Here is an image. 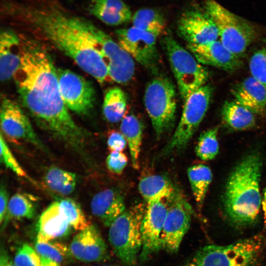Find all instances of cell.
<instances>
[{"label":"cell","instance_id":"19","mask_svg":"<svg viewBox=\"0 0 266 266\" xmlns=\"http://www.w3.org/2000/svg\"><path fill=\"white\" fill-rule=\"evenodd\" d=\"M71 227L62 213L59 201L51 203L41 213L37 224V241H49L66 236Z\"/></svg>","mask_w":266,"mask_h":266},{"label":"cell","instance_id":"37","mask_svg":"<svg viewBox=\"0 0 266 266\" xmlns=\"http://www.w3.org/2000/svg\"><path fill=\"white\" fill-rule=\"evenodd\" d=\"M0 160L5 166L18 176L27 177L26 171L18 162L7 146L1 133L0 136Z\"/></svg>","mask_w":266,"mask_h":266},{"label":"cell","instance_id":"11","mask_svg":"<svg viewBox=\"0 0 266 266\" xmlns=\"http://www.w3.org/2000/svg\"><path fill=\"white\" fill-rule=\"evenodd\" d=\"M118 42L132 57L151 73H158L160 58L157 37L133 26L115 31Z\"/></svg>","mask_w":266,"mask_h":266},{"label":"cell","instance_id":"24","mask_svg":"<svg viewBox=\"0 0 266 266\" xmlns=\"http://www.w3.org/2000/svg\"><path fill=\"white\" fill-rule=\"evenodd\" d=\"M143 127L141 121L134 114L125 116L121 121L120 132L129 146L132 165L134 169L139 166V158L142 139Z\"/></svg>","mask_w":266,"mask_h":266},{"label":"cell","instance_id":"5","mask_svg":"<svg viewBox=\"0 0 266 266\" xmlns=\"http://www.w3.org/2000/svg\"><path fill=\"white\" fill-rule=\"evenodd\" d=\"M145 208L141 203L133 205L126 209L109 226V243L116 255L127 266H134L141 252V225Z\"/></svg>","mask_w":266,"mask_h":266},{"label":"cell","instance_id":"3","mask_svg":"<svg viewBox=\"0 0 266 266\" xmlns=\"http://www.w3.org/2000/svg\"><path fill=\"white\" fill-rule=\"evenodd\" d=\"M262 162L260 155L251 153L233 168L227 182L223 202L229 221L237 227L255 223L262 205L260 182Z\"/></svg>","mask_w":266,"mask_h":266},{"label":"cell","instance_id":"21","mask_svg":"<svg viewBox=\"0 0 266 266\" xmlns=\"http://www.w3.org/2000/svg\"><path fill=\"white\" fill-rule=\"evenodd\" d=\"M91 208L93 215L106 227L126 209L122 195L112 189L96 194L91 200Z\"/></svg>","mask_w":266,"mask_h":266},{"label":"cell","instance_id":"27","mask_svg":"<svg viewBox=\"0 0 266 266\" xmlns=\"http://www.w3.org/2000/svg\"><path fill=\"white\" fill-rule=\"evenodd\" d=\"M127 104L125 93L119 87L108 89L104 95L102 112L105 119L115 123L122 121L125 117Z\"/></svg>","mask_w":266,"mask_h":266},{"label":"cell","instance_id":"38","mask_svg":"<svg viewBox=\"0 0 266 266\" xmlns=\"http://www.w3.org/2000/svg\"><path fill=\"white\" fill-rule=\"evenodd\" d=\"M127 163L128 158L122 152H111L106 160L107 168L117 174L122 173Z\"/></svg>","mask_w":266,"mask_h":266},{"label":"cell","instance_id":"20","mask_svg":"<svg viewBox=\"0 0 266 266\" xmlns=\"http://www.w3.org/2000/svg\"><path fill=\"white\" fill-rule=\"evenodd\" d=\"M22 46L16 33L9 30L1 31L0 35V78L2 82L10 80L19 68Z\"/></svg>","mask_w":266,"mask_h":266},{"label":"cell","instance_id":"23","mask_svg":"<svg viewBox=\"0 0 266 266\" xmlns=\"http://www.w3.org/2000/svg\"><path fill=\"white\" fill-rule=\"evenodd\" d=\"M90 13L106 25L118 26L132 20L129 7L122 0H92Z\"/></svg>","mask_w":266,"mask_h":266},{"label":"cell","instance_id":"30","mask_svg":"<svg viewBox=\"0 0 266 266\" xmlns=\"http://www.w3.org/2000/svg\"><path fill=\"white\" fill-rule=\"evenodd\" d=\"M35 201V199L32 196L21 193L14 194L9 200L7 214L1 224L2 229L9 219L33 218L36 212Z\"/></svg>","mask_w":266,"mask_h":266},{"label":"cell","instance_id":"9","mask_svg":"<svg viewBox=\"0 0 266 266\" xmlns=\"http://www.w3.org/2000/svg\"><path fill=\"white\" fill-rule=\"evenodd\" d=\"M212 90L210 85H204L185 100L178 125L162 151L163 155L181 150L188 144L205 116L212 97Z\"/></svg>","mask_w":266,"mask_h":266},{"label":"cell","instance_id":"16","mask_svg":"<svg viewBox=\"0 0 266 266\" xmlns=\"http://www.w3.org/2000/svg\"><path fill=\"white\" fill-rule=\"evenodd\" d=\"M181 38L190 44H202L217 40L219 37L217 26L206 12L190 10L185 12L177 23Z\"/></svg>","mask_w":266,"mask_h":266},{"label":"cell","instance_id":"43","mask_svg":"<svg viewBox=\"0 0 266 266\" xmlns=\"http://www.w3.org/2000/svg\"><path fill=\"white\" fill-rule=\"evenodd\" d=\"M262 206L264 212V224H265V229L266 233V186L265 187L263 198L262 202Z\"/></svg>","mask_w":266,"mask_h":266},{"label":"cell","instance_id":"14","mask_svg":"<svg viewBox=\"0 0 266 266\" xmlns=\"http://www.w3.org/2000/svg\"><path fill=\"white\" fill-rule=\"evenodd\" d=\"M164 200L148 203L146 207L141 225V261H146L162 249L161 236L168 210L166 200Z\"/></svg>","mask_w":266,"mask_h":266},{"label":"cell","instance_id":"6","mask_svg":"<svg viewBox=\"0 0 266 266\" xmlns=\"http://www.w3.org/2000/svg\"><path fill=\"white\" fill-rule=\"evenodd\" d=\"M167 58L183 102L208 80L207 69L171 36L164 38Z\"/></svg>","mask_w":266,"mask_h":266},{"label":"cell","instance_id":"34","mask_svg":"<svg viewBox=\"0 0 266 266\" xmlns=\"http://www.w3.org/2000/svg\"><path fill=\"white\" fill-rule=\"evenodd\" d=\"M59 202L62 213L72 228L80 231L90 225L78 203L70 199Z\"/></svg>","mask_w":266,"mask_h":266},{"label":"cell","instance_id":"40","mask_svg":"<svg viewBox=\"0 0 266 266\" xmlns=\"http://www.w3.org/2000/svg\"><path fill=\"white\" fill-rule=\"evenodd\" d=\"M8 194L5 185L2 184L0 190V223L3 222L7 212Z\"/></svg>","mask_w":266,"mask_h":266},{"label":"cell","instance_id":"22","mask_svg":"<svg viewBox=\"0 0 266 266\" xmlns=\"http://www.w3.org/2000/svg\"><path fill=\"white\" fill-rule=\"evenodd\" d=\"M232 93L234 100L254 114L263 113L266 109V89L252 76L235 85Z\"/></svg>","mask_w":266,"mask_h":266},{"label":"cell","instance_id":"10","mask_svg":"<svg viewBox=\"0 0 266 266\" xmlns=\"http://www.w3.org/2000/svg\"><path fill=\"white\" fill-rule=\"evenodd\" d=\"M166 200L168 210L161 236L162 248L175 253L190 228L193 210L177 189Z\"/></svg>","mask_w":266,"mask_h":266},{"label":"cell","instance_id":"36","mask_svg":"<svg viewBox=\"0 0 266 266\" xmlns=\"http://www.w3.org/2000/svg\"><path fill=\"white\" fill-rule=\"evenodd\" d=\"M13 262L17 266H40L41 258L36 251L25 243L17 250Z\"/></svg>","mask_w":266,"mask_h":266},{"label":"cell","instance_id":"31","mask_svg":"<svg viewBox=\"0 0 266 266\" xmlns=\"http://www.w3.org/2000/svg\"><path fill=\"white\" fill-rule=\"evenodd\" d=\"M44 180L52 191L62 195H68L75 190L77 178L76 175L57 167H51L46 171Z\"/></svg>","mask_w":266,"mask_h":266},{"label":"cell","instance_id":"18","mask_svg":"<svg viewBox=\"0 0 266 266\" xmlns=\"http://www.w3.org/2000/svg\"><path fill=\"white\" fill-rule=\"evenodd\" d=\"M187 49L202 65L232 71L241 65L240 58L229 51L221 42L215 40L202 44H187Z\"/></svg>","mask_w":266,"mask_h":266},{"label":"cell","instance_id":"28","mask_svg":"<svg viewBox=\"0 0 266 266\" xmlns=\"http://www.w3.org/2000/svg\"><path fill=\"white\" fill-rule=\"evenodd\" d=\"M187 175L195 200L201 207L212 179L211 170L205 165H195L188 168Z\"/></svg>","mask_w":266,"mask_h":266},{"label":"cell","instance_id":"17","mask_svg":"<svg viewBox=\"0 0 266 266\" xmlns=\"http://www.w3.org/2000/svg\"><path fill=\"white\" fill-rule=\"evenodd\" d=\"M74 258L81 262H99L108 258V249L101 233L94 224L79 231L69 246Z\"/></svg>","mask_w":266,"mask_h":266},{"label":"cell","instance_id":"8","mask_svg":"<svg viewBox=\"0 0 266 266\" xmlns=\"http://www.w3.org/2000/svg\"><path fill=\"white\" fill-rule=\"evenodd\" d=\"M205 8L217 26L221 42L240 58L255 37L252 26L214 0H205Z\"/></svg>","mask_w":266,"mask_h":266},{"label":"cell","instance_id":"29","mask_svg":"<svg viewBox=\"0 0 266 266\" xmlns=\"http://www.w3.org/2000/svg\"><path fill=\"white\" fill-rule=\"evenodd\" d=\"M133 26L150 33L157 37L166 32V20L158 11L151 8L136 11L132 18Z\"/></svg>","mask_w":266,"mask_h":266},{"label":"cell","instance_id":"39","mask_svg":"<svg viewBox=\"0 0 266 266\" xmlns=\"http://www.w3.org/2000/svg\"><path fill=\"white\" fill-rule=\"evenodd\" d=\"M107 144L111 152H122L125 149L127 142L121 132L113 131L109 135Z\"/></svg>","mask_w":266,"mask_h":266},{"label":"cell","instance_id":"42","mask_svg":"<svg viewBox=\"0 0 266 266\" xmlns=\"http://www.w3.org/2000/svg\"><path fill=\"white\" fill-rule=\"evenodd\" d=\"M40 266H60L58 263L48 259L40 257Z\"/></svg>","mask_w":266,"mask_h":266},{"label":"cell","instance_id":"13","mask_svg":"<svg viewBox=\"0 0 266 266\" xmlns=\"http://www.w3.org/2000/svg\"><path fill=\"white\" fill-rule=\"evenodd\" d=\"M95 34L108 67L109 78L121 84L129 82L134 73L133 59L118 42L98 27L96 28Z\"/></svg>","mask_w":266,"mask_h":266},{"label":"cell","instance_id":"32","mask_svg":"<svg viewBox=\"0 0 266 266\" xmlns=\"http://www.w3.org/2000/svg\"><path fill=\"white\" fill-rule=\"evenodd\" d=\"M35 249L38 254L59 264L67 262L72 257L69 247L55 240H36Z\"/></svg>","mask_w":266,"mask_h":266},{"label":"cell","instance_id":"7","mask_svg":"<svg viewBox=\"0 0 266 266\" xmlns=\"http://www.w3.org/2000/svg\"><path fill=\"white\" fill-rule=\"evenodd\" d=\"M144 103L158 136L171 129L177 109L176 88L167 77H156L147 84Z\"/></svg>","mask_w":266,"mask_h":266},{"label":"cell","instance_id":"4","mask_svg":"<svg viewBox=\"0 0 266 266\" xmlns=\"http://www.w3.org/2000/svg\"><path fill=\"white\" fill-rule=\"evenodd\" d=\"M266 242V236L257 234L227 245H206L184 266H250Z\"/></svg>","mask_w":266,"mask_h":266},{"label":"cell","instance_id":"12","mask_svg":"<svg viewBox=\"0 0 266 266\" xmlns=\"http://www.w3.org/2000/svg\"><path fill=\"white\" fill-rule=\"evenodd\" d=\"M62 99L68 109L80 115H88L93 108L95 91L91 83L67 69H57Z\"/></svg>","mask_w":266,"mask_h":266},{"label":"cell","instance_id":"2","mask_svg":"<svg viewBox=\"0 0 266 266\" xmlns=\"http://www.w3.org/2000/svg\"><path fill=\"white\" fill-rule=\"evenodd\" d=\"M12 14L28 23L85 72L102 84L109 78L91 21L47 4L15 6Z\"/></svg>","mask_w":266,"mask_h":266},{"label":"cell","instance_id":"33","mask_svg":"<svg viewBox=\"0 0 266 266\" xmlns=\"http://www.w3.org/2000/svg\"><path fill=\"white\" fill-rule=\"evenodd\" d=\"M218 128H213L202 132L195 147L197 156L205 161L213 159L219 152Z\"/></svg>","mask_w":266,"mask_h":266},{"label":"cell","instance_id":"26","mask_svg":"<svg viewBox=\"0 0 266 266\" xmlns=\"http://www.w3.org/2000/svg\"><path fill=\"white\" fill-rule=\"evenodd\" d=\"M175 189L167 178L160 175L145 176L138 184L139 191L147 203L167 199Z\"/></svg>","mask_w":266,"mask_h":266},{"label":"cell","instance_id":"1","mask_svg":"<svg viewBox=\"0 0 266 266\" xmlns=\"http://www.w3.org/2000/svg\"><path fill=\"white\" fill-rule=\"evenodd\" d=\"M21 46V63L13 78L22 104L41 128L75 150H82L87 133L74 122L62 99L50 55L35 41Z\"/></svg>","mask_w":266,"mask_h":266},{"label":"cell","instance_id":"15","mask_svg":"<svg viewBox=\"0 0 266 266\" xmlns=\"http://www.w3.org/2000/svg\"><path fill=\"white\" fill-rule=\"evenodd\" d=\"M0 127L8 138L25 141L44 149L29 118L16 102L8 98H4L1 101Z\"/></svg>","mask_w":266,"mask_h":266},{"label":"cell","instance_id":"35","mask_svg":"<svg viewBox=\"0 0 266 266\" xmlns=\"http://www.w3.org/2000/svg\"><path fill=\"white\" fill-rule=\"evenodd\" d=\"M249 69L252 76L266 89V49L255 52L249 61Z\"/></svg>","mask_w":266,"mask_h":266},{"label":"cell","instance_id":"25","mask_svg":"<svg viewBox=\"0 0 266 266\" xmlns=\"http://www.w3.org/2000/svg\"><path fill=\"white\" fill-rule=\"evenodd\" d=\"M221 115L224 123L235 131L249 129L256 124L254 113L235 100L224 103Z\"/></svg>","mask_w":266,"mask_h":266},{"label":"cell","instance_id":"44","mask_svg":"<svg viewBox=\"0 0 266 266\" xmlns=\"http://www.w3.org/2000/svg\"></svg>","mask_w":266,"mask_h":266},{"label":"cell","instance_id":"41","mask_svg":"<svg viewBox=\"0 0 266 266\" xmlns=\"http://www.w3.org/2000/svg\"><path fill=\"white\" fill-rule=\"evenodd\" d=\"M0 266H17L7 252L2 247L0 250Z\"/></svg>","mask_w":266,"mask_h":266}]
</instances>
